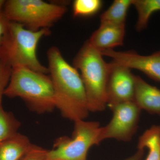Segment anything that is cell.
I'll list each match as a JSON object with an SVG mask.
<instances>
[{
  "instance_id": "6da1fadb",
  "label": "cell",
  "mask_w": 160,
  "mask_h": 160,
  "mask_svg": "<svg viewBox=\"0 0 160 160\" xmlns=\"http://www.w3.org/2000/svg\"><path fill=\"white\" fill-rule=\"evenodd\" d=\"M47 55V67L53 84L56 108L63 117L73 122L85 119L89 111L79 72L66 62L58 47H50Z\"/></svg>"
},
{
  "instance_id": "7a4b0ae2",
  "label": "cell",
  "mask_w": 160,
  "mask_h": 160,
  "mask_svg": "<svg viewBox=\"0 0 160 160\" xmlns=\"http://www.w3.org/2000/svg\"><path fill=\"white\" fill-rule=\"evenodd\" d=\"M4 95L20 98L29 109L38 114L51 112L56 108L54 89L50 76L26 67L12 68Z\"/></svg>"
},
{
  "instance_id": "3957f363",
  "label": "cell",
  "mask_w": 160,
  "mask_h": 160,
  "mask_svg": "<svg viewBox=\"0 0 160 160\" xmlns=\"http://www.w3.org/2000/svg\"><path fill=\"white\" fill-rule=\"evenodd\" d=\"M50 34V29L33 31L18 23L10 22L0 46V60L12 68L23 67L48 74V67L41 64L37 49L40 40Z\"/></svg>"
},
{
  "instance_id": "277c9868",
  "label": "cell",
  "mask_w": 160,
  "mask_h": 160,
  "mask_svg": "<svg viewBox=\"0 0 160 160\" xmlns=\"http://www.w3.org/2000/svg\"><path fill=\"white\" fill-rule=\"evenodd\" d=\"M73 66L77 69L86 90L89 112L102 111L107 106V86L110 63L101 52L86 42L76 55Z\"/></svg>"
},
{
  "instance_id": "5b68a950",
  "label": "cell",
  "mask_w": 160,
  "mask_h": 160,
  "mask_svg": "<svg viewBox=\"0 0 160 160\" xmlns=\"http://www.w3.org/2000/svg\"><path fill=\"white\" fill-rule=\"evenodd\" d=\"M66 6L42 0H7L3 11L10 22L38 31L48 29L66 14Z\"/></svg>"
},
{
  "instance_id": "8992f818",
  "label": "cell",
  "mask_w": 160,
  "mask_h": 160,
  "mask_svg": "<svg viewBox=\"0 0 160 160\" xmlns=\"http://www.w3.org/2000/svg\"><path fill=\"white\" fill-rule=\"evenodd\" d=\"M74 123L72 138H58L52 149L47 150L45 160H87L89 149L99 145L101 126L98 122L80 120Z\"/></svg>"
},
{
  "instance_id": "52a82bcc",
  "label": "cell",
  "mask_w": 160,
  "mask_h": 160,
  "mask_svg": "<svg viewBox=\"0 0 160 160\" xmlns=\"http://www.w3.org/2000/svg\"><path fill=\"white\" fill-rule=\"evenodd\" d=\"M110 109L112 118L106 126L101 127L100 141L108 139L124 142L131 141L137 130L142 110L134 101L120 103Z\"/></svg>"
},
{
  "instance_id": "ba28073f",
  "label": "cell",
  "mask_w": 160,
  "mask_h": 160,
  "mask_svg": "<svg viewBox=\"0 0 160 160\" xmlns=\"http://www.w3.org/2000/svg\"><path fill=\"white\" fill-rule=\"evenodd\" d=\"M107 86V106L134 101L135 75L128 67L110 62Z\"/></svg>"
},
{
  "instance_id": "9c48e42d",
  "label": "cell",
  "mask_w": 160,
  "mask_h": 160,
  "mask_svg": "<svg viewBox=\"0 0 160 160\" xmlns=\"http://www.w3.org/2000/svg\"><path fill=\"white\" fill-rule=\"evenodd\" d=\"M101 52L103 56L111 58L112 62L139 70L150 78L160 82V50L148 55L138 54L133 50L117 51L113 49Z\"/></svg>"
},
{
  "instance_id": "30bf717a",
  "label": "cell",
  "mask_w": 160,
  "mask_h": 160,
  "mask_svg": "<svg viewBox=\"0 0 160 160\" xmlns=\"http://www.w3.org/2000/svg\"><path fill=\"white\" fill-rule=\"evenodd\" d=\"M125 34V25L102 23L87 42L100 52L113 49L114 47L123 45Z\"/></svg>"
},
{
  "instance_id": "8fae6325",
  "label": "cell",
  "mask_w": 160,
  "mask_h": 160,
  "mask_svg": "<svg viewBox=\"0 0 160 160\" xmlns=\"http://www.w3.org/2000/svg\"><path fill=\"white\" fill-rule=\"evenodd\" d=\"M134 102L141 110L160 116V89L135 75Z\"/></svg>"
},
{
  "instance_id": "7c38bea8",
  "label": "cell",
  "mask_w": 160,
  "mask_h": 160,
  "mask_svg": "<svg viewBox=\"0 0 160 160\" xmlns=\"http://www.w3.org/2000/svg\"><path fill=\"white\" fill-rule=\"evenodd\" d=\"M32 145L29 138L18 132L0 142V160H21Z\"/></svg>"
},
{
  "instance_id": "4fadbf2b",
  "label": "cell",
  "mask_w": 160,
  "mask_h": 160,
  "mask_svg": "<svg viewBox=\"0 0 160 160\" xmlns=\"http://www.w3.org/2000/svg\"><path fill=\"white\" fill-rule=\"evenodd\" d=\"M138 149H148L146 160H160V126L154 125L139 138Z\"/></svg>"
},
{
  "instance_id": "5bb4252c",
  "label": "cell",
  "mask_w": 160,
  "mask_h": 160,
  "mask_svg": "<svg viewBox=\"0 0 160 160\" xmlns=\"http://www.w3.org/2000/svg\"><path fill=\"white\" fill-rule=\"evenodd\" d=\"M132 0H115L100 17V24L125 25L127 12Z\"/></svg>"
},
{
  "instance_id": "9a60e30c",
  "label": "cell",
  "mask_w": 160,
  "mask_h": 160,
  "mask_svg": "<svg viewBox=\"0 0 160 160\" xmlns=\"http://www.w3.org/2000/svg\"><path fill=\"white\" fill-rule=\"evenodd\" d=\"M132 5L138 14L136 29L140 32L146 29L153 13L160 11V0H132Z\"/></svg>"
},
{
  "instance_id": "2e32d148",
  "label": "cell",
  "mask_w": 160,
  "mask_h": 160,
  "mask_svg": "<svg viewBox=\"0 0 160 160\" xmlns=\"http://www.w3.org/2000/svg\"><path fill=\"white\" fill-rule=\"evenodd\" d=\"M21 126L13 113L5 111L0 104V142L18 133Z\"/></svg>"
},
{
  "instance_id": "e0dca14e",
  "label": "cell",
  "mask_w": 160,
  "mask_h": 160,
  "mask_svg": "<svg viewBox=\"0 0 160 160\" xmlns=\"http://www.w3.org/2000/svg\"><path fill=\"white\" fill-rule=\"evenodd\" d=\"M101 0H75L72 3L73 16L89 17L97 13L102 6Z\"/></svg>"
},
{
  "instance_id": "ac0fdd59",
  "label": "cell",
  "mask_w": 160,
  "mask_h": 160,
  "mask_svg": "<svg viewBox=\"0 0 160 160\" xmlns=\"http://www.w3.org/2000/svg\"><path fill=\"white\" fill-rule=\"evenodd\" d=\"M12 68L0 60V104H2L3 96L11 77Z\"/></svg>"
},
{
  "instance_id": "d6986e66",
  "label": "cell",
  "mask_w": 160,
  "mask_h": 160,
  "mask_svg": "<svg viewBox=\"0 0 160 160\" xmlns=\"http://www.w3.org/2000/svg\"><path fill=\"white\" fill-rule=\"evenodd\" d=\"M47 150L32 144L29 152L21 160H45Z\"/></svg>"
},
{
  "instance_id": "ffe728a7",
  "label": "cell",
  "mask_w": 160,
  "mask_h": 160,
  "mask_svg": "<svg viewBox=\"0 0 160 160\" xmlns=\"http://www.w3.org/2000/svg\"><path fill=\"white\" fill-rule=\"evenodd\" d=\"M10 22L4 13L3 9H0V46L8 31Z\"/></svg>"
},
{
  "instance_id": "44dd1931",
  "label": "cell",
  "mask_w": 160,
  "mask_h": 160,
  "mask_svg": "<svg viewBox=\"0 0 160 160\" xmlns=\"http://www.w3.org/2000/svg\"><path fill=\"white\" fill-rule=\"evenodd\" d=\"M144 149H138V151L133 155L124 160H141L143 156Z\"/></svg>"
}]
</instances>
